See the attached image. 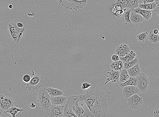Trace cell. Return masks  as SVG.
Listing matches in <instances>:
<instances>
[{
  "label": "cell",
  "mask_w": 159,
  "mask_h": 117,
  "mask_svg": "<svg viewBox=\"0 0 159 117\" xmlns=\"http://www.w3.org/2000/svg\"><path fill=\"white\" fill-rule=\"evenodd\" d=\"M13 6L12 4H10V5L9 6V8L10 9H12L13 8Z\"/></svg>",
  "instance_id": "43"
},
{
  "label": "cell",
  "mask_w": 159,
  "mask_h": 117,
  "mask_svg": "<svg viewBox=\"0 0 159 117\" xmlns=\"http://www.w3.org/2000/svg\"><path fill=\"white\" fill-rule=\"evenodd\" d=\"M6 117L3 111H0V117Z\"/></svg>",
  "instance_id": "41"
},
{
  "label": "cell",
  "mask_w": 159,
  "mask_h": 117,
  "mask_svg": "<svg viewBox=\"0 0 159 117\" xmlns=\"http://www.w3.org/2000/svg\"><path fill=\"white\" fill-rule=\"evenodd\" d=\"M136 54L133 50H130L124 57H120V60L123 62H129L131 61L136 57Z\"/></svg>",
  "instance_id": "22"
},
{
  "label": "cell",
  "mask_w": 159,
  "mask_h": 117,
  "mask_svg": "<svg viewBox=\"0 0 159 117\" xmlns=\"http://www.w3.org/2000/svg\"><path fill=\"white\" fill-rule=\"evenodd\" d=\"M134 12L138 13L144 18L145 20L147 21L151 18L152 14V10H147L138 7L132 10Z\"/></svg>",
  "instance_id": "15"
},
{
  "label": "cell",
  "mask_w": 159,
  "mask_h": 117,
  "mask_svg": "<svg viewBox=\"0 0 159 117\" xmlns=\"http://www.w3.org/2000/svg\"><path fill=\"white\" fill-rule=\"evenodd\" d=\"M120 71H116L113 70L107 73V78L104 83L106 85L107 83L111 82L112 83H115L119 80Z\"/></svg>",
  "instance_id": "12"
},
{
  "label": "cell",
  "mask_w": 159,
  "mask_h": 117,
  "mask_svg": "<svg viewBox=\"0 0 159 117\" xmlns=\"http://www.w3.org/2000/svg\"><path fill=\"white\" fill-rule=\"evenodd\" d=\"M24 111V109H23L20 108H19L13 106L7 110V111L4 112V113H9L11 115V116L12 117H15L17 113L18 112H22Z\"/></svg>",
  "instance_id": "26"
},
{
  "label": "cell",
  "mask_w": 159,
  "mask_h": 117,
  "mask_svg": "<svg viewBox=\"0 0 159 117\" xmlns=\"http://www.w3.org/2000/svg\"><path fill=\"white\" fill-rule=\"evenodd\" d=\"M17 26L19 28H23V27L24 26L23 24L21 22H18V23H17Z\"/></svg>",
  "instance_id": "40"
},
{
  "label": "cell",
  "mask_w": 159,
  "mask_h": 117,
  "mask_svg": "<svg viewBox=\"0 0 159 117\" xmlns=\"http://www.w3.org/2000/svg\"><path fill=\"white\" fill-rule=\"evenodd\" d=\"M64 117H78L73 112L71 106L68 103L66 102L63 105Z\"/></svg>",
  "instance_id": "17"
},
{
  "label": "cell",
  "mask_w": 159,
  "mask_h": 117,
  "mask_svg": "<svg viewBox=\"0 0 159 117\" xmlns=\"http://www.w3.org/2000/svg\"><path fill=\"white\" fill-rule=\"evenodd\" d=\"M139 0H116V4H119L123 9H129L133 10L138 7Z\"/></svg>",
  "instance_id": "10"
},
{
  "label": "cell",
  "mask_w": 159,
  "mask_h": 117,
  "mask_svg": "<svg viewBox=\"0 0 159 117\" xmlns=\"http://www.w3.org/2000/svg\"><path fill=\"white\" fill-rule=\"evenodd\" d=\"M153 114L154 117H159V109L154 111Z\"/></svg>",
  "instance_id": "39"
},
{
  "label": "cell",
  "mask_w": 159,
  "mask_h": 117,
  "mask_svg": "<svg viewBox=\"0 0 159 117\" xmlns=\"http://www.w3.org/2000/svg\"><path fill=\"white\" fill-rule=\"evenodd\" d=\"M7 34L8 37L15 43H17L18 38L19 36V33L7 30Z\"/></svg>",
  "instance_id": "32"
},
{
  "label": "cell",
  "mask_w": 159,
  "mask_h": 117,
  "mask_svg": "<svg viewBox=\"0 0 159 117\" xmlns=\"http://www.w3.org/2000/svg\"><path fill=\"white\" fill-rule=\"evenodd\" d=\"M153 31V33L155 34H159V30L157 29H154Z\"/></svg>",
  "instance_id": "42"
},
{
  "label": "cell",
  "mask_w": 159,
  "mask_h": 117,
  "mask_svg": "<svg viewBox=\"0 0 159 117\" xmlns=\"http://www.w3.org/2000/svg\"><path fill=\"white\" fill-rule=\"evenodd\" d=\"M157 6V4L155 2L147 4H139V7L145 10H155Z\"/></svg>",
  "instance_id": "24"
},
{
  "label": "cell",
  "mask_w": 159,
  "mask_h": 117,
  "mask_svg": "<svg viewBox=\"0 0 159 117\" xmlns=\"http://www.w3.org/2000/svg\"><path fill=\"white\" fill-rule=\"evenodd\" d=\"M154 1V0H143L142 3L147 4L153 3Z\"/></svg>",
  "instance_id": "38"
},
{
  "label": "cell",
  "mask_w": 159,
  "mask_h": 117,
  "mask_svg": "<svg viewBox=\"0 0 159 117\" xmlns=\"http://www.w3.org/2000/svg\"><path fill=\"white\" fill-rule=\"evenodd\" d=\"M92 85V84H91L88 82H85L82 84V89L84 90H86L91 87Z\"/></svg>",
  "instance_id": "34"
},
{
  "label": "cell",
  "mask_w": 159,
  "mask_h": 117,
  "mask_svg": "<svg viewBox=\"0 0 159 117\" xmlns=\"http://www.w3.org/2000/svg\"><path fill=\"white\" fill-rule=\"evenodd\" d=\"M110 67L114 70L120 71L124 69L123 62L120 60L117 61L113 62L111 64Z\"/></svg>",
  "instance_id": "21"
},
{
  "label": "cell",
  "mask_w": 159,
  "mask_h": 117,
  "mask_svg": "<svg viewBox=\"0 0 159 117\" xmlns=\"http://www.w3.org/2000/svg\"><path fill=\"white\" fill-rule=\"evenodd\" d=\"M51 96L49 94L47 87H44L40 89L37 94V104L42 109L46 111L51 105Z\"/></svg>",
  "instance_id": "3"
},
{
  "label": "cell",
  "mask_w": 159,
  "mask_h": 117,
  "mask_svg": "<svg viewBox=\"0 0 159 117\" xmlns=\"http://www.w3.org/2000/svg\"><path fill=\"white\" fill-rule=\"evenodd\" d=\"M26 28L24 26L23 28H19L17 26V23L14 22H10L8 24L7 30L11 32H15L19 33Z\"/></svg>",
  "instance_id": "23"
},
{
  "label": "cell",
  "mask_w": 159,
  "mask_h": 117,
  "mask_svg": "<svg viewBox=\"0 0 159 117\" xmlns=\"http://www.w3.org/2000/svg\"><path fill=\"white\" fill-rule=\"evenodd\" d=\"M111 11L112 13L119 17L121 16L124 13L122 7L119 4H116L111 8Z\"/></svg>",
  "instance_id": "20"
},
{
  "label": "cell",
  "mask_w": 159,
  "mask_h": 117,
  "mask_svg": "<svg viewBox=\"0 0 159 117\" xmlns=\"http://www.w3.org/2000/svg\"><path fill=\"white\" fill-rule=\"evenodd\" d=\"M148 40L150 43H157L159 41V34H155L153 33V31H151L149 33Z\"/></svg>",
  "instance_id": "29"
},
{
  "label": "cell",
  "mask_w": 159,
  "mask_h": 117,
  "mask_svg": "<svg viewBox=\"0 0 159 117\" xmlns=\"http://www.w3.org/2000/svg\"><path fill=\"white\" fill-rule=\"evenodd\" d=\"M149 33L144 32L139 34L137 35L138 41L141 43H145L148 39Z\"/></svg>",
  "instance_id": "30"
},
{
  "label": "cell",
  "mask_w": 159,
  "mask_h": 117,
  "mask_svg": "<svg viewBox=\"0 0 159 117\" xmlns=\"http://www.w3.org/2000/svg\"><path fill=\"white\" fill-rule=\"evenodd\" d=\"M130 77V76L129 75L127 69H123L120 71L119 80L120 83L126 82Z\"/></svg>",
  "instance_id": "28"
},
{
  "label": "cell",
  "mask_w": 159,
  "mask_h": 117,
  "mask_svg": "<svg viewBox=\"0 0 159 117\" xmlns=\"http://www.w3.org/2000/svg\"><path fill=\"white\" fill-rule=\"evenodd\" d=\"M26 31V28H25L23 30L19 33V36L18 38L17 41L16 43L17 44H18L20 40H21L24 36V35H25Z\"/></svg>",
  "instance_id": "33"
},
{
  "label": "cell",
  "mask_w": 159,
  "mask_h": 117,
  "mask_svg": "<svg viewBox=\"0 0 159 117\" xmlns=\"http://www.w3.org/2000/svg\"><path fill=\"white\" fill-rule=\"evenodd\" d=\"M84 94L71 96L68 98L66 102L71 105L73 112L78 117H95L84 102Z\"/></svg>",
  "instance_id": "2"
},
{
  "label": "cell",
  "mask_w": 159,
  "mask_h": 117,
  "mask_svg": "<svg viewBox=\"0 0 159 117\" xmlns=\"http://www.w3.org/2000/svg\"><path fill=\"white\" fill-rule=\"evenodd\" d=\"M63 105L51 104L46 111L45 117H62L63 116Z\"/></svg>",
  "instance_id": "6"
},
{
  "label": "cell",
  "mask_w": 159,
  "mask_h": 117,
  "mask_svg": "<svg viewBox=\"0 0 159 117\" xmlns=\"http://www.w3.org/2000/svg\"><path fill=\"white\" fill-rule=\"evenodd\" d=\"M139 60L137 58L135 57L131 61L129 62H123L124 64V69H128L131 67L135 66L138 64Z\"/></svg>",
  "instance_id": "31"
},
{
  "label": "cell",
  "mask_w": 159,
  "mask_h": 117,
  "mask_svg": "<svg viewBox=\"0 0 159 117\" xmlns=\"http://www.w3.org/2000/svg\"><path fill=\"white\" fill-rule=\"evenodd\" d=\"M127 104L130 108L137 110L143 104V98L135 94L127 99Z\"/></svg>",
  "instance_id": "8"
},
{
  "label": "cell",
  "mask_w": 159,
  "mask_h": 117,
  "mask_svg": "<svg viewBox=\"0 0 159 117\" xmlns=\"http://www.w3.org/2000/svg\"><path fill=\"white\" fill-rule=\"evenodd\" d=\"M131 22L136 26L140 25L145 20L144 18L140 15L134 12L133 10L131 11L130 16Z\"/></svg>",
  "instance_id": "14"
},
{
  "label": "cell",
  "mask_w": 159,
  "mask_h": 117,
  "mask_svg": "<svg viewBox=\"0 0 159 117\" xmlns=\"http://www.w3.org/2000/svg\"><path fill=\"white\" fill-rule=\"evenodd\" d=\"M138 82V79L137 77H131L129 78L126 82L120 83L119 84V86L123 88V87L128 85H135L137 86Z\"/></svg>",
  "instance_id": "19"
},
{
  "label": "cell",
  "mask_w": 159,
  "mask_h": 117,
  "mask_svg": "<svg viewBox=\"0 0 159 117\" xmlns=\"http://www.w3.org/2000/svg\"><path fill=\"white\" fill-rule=\"evenodd\" d=\"M68 98L66 96H53L51 98V104L57 105H64L66 103Z\"/></svg>",
  "instance_id": "16"
},
{
  "label": "cell",
  "mask_w": 159,
  "mask_h": 117,
  "mask_svg": "<svg viewBox=\"0 0 159 117\" xmlns=\"http://www.w3.org/2000/svg\"><path fill=\"white\" fill-rule=\"evenodd\" d=\"M111 60L113 62L117 61L120 60V57L117 54H116L112 56Z\"/></svg>",
  "instance_id": "36"
},
{
  "label": "cell",
  "mask_w": 159,
  "mask_h": 117,
  "mask_svg": "<svg viewBox=\"0 0 159 117\" xmlns=\"http://www.w3.org/2000/svg\"><path fill=\"white\" fill-rule=\"evenodd\" d=\"M0 111H2L1 108H0Z\"/></svg>",
  "instance_id": "44"
},
{
  "label": "cell",
  "mask_w": 159,
  "mask_h": 117,
  "mask_svg": "<svg viewBox=\"0 0 159 117\" xmlns=\"http://www.w3.org/2000/svg\"><path fill=\"white\" fill-rule=\"evenodd\" d=\"M83 101L95 117H106L107 111V100L104 94L95 85L87 89L84 94Z\"/></svg>",
  "instance_id": "1"
},
{
  "label": "cell",
  "mask_w": 159,
  "mask_h": 117,
  "mask_svg": "<svg viewBox=\"0 0 159 117\" xmlns=\"http://www.w3.org/2000/svg\"><path fill=\"white\" fill-rule=\"evenodd\" d=\"M33 73V77L31 78L30 82L28 83L26 85V87L31 91H34L41 87L44 82L43 76L39 73L35 74L34 72L32 71Z\"/></svg>",
  "instance_id": "5"
},
{
  "label": "cell",
  "mask_w": 159,
  "mask_h": 117,
  "mask_svg": "<svg viewBox=\"0 0 159 117\" xmlns=\"http://www.w3.org/2000/svg\"><path fill=\"white\" fill-rule=\"evenodd\" d=\"M137 77L138 79L137 86L140 93H145L148 89L149 84L148 76L144 73H141Z\"/></svg>",
  "instance_id": "7"
},
{
  "label": "cell",
  "mask_w": 159,
  "mask_h": 117,
  "mask_svg": "<svg viewBox=\"0 0 159 117\" xmlns=\"http://www.w3.org/2000/svg\"><path fill=\"white\" fill-rule=\"evenodd\" d=\"M59 5L71 11H78L83 8L87 0H57Z\"/></svg>",
  "instance_id": "4"
},
{
  "label": "cell",
  "mask_w": 159,
  "mask_h": 117,
  "mask_svg": "<svg viewBox=\"0 0 159 117\" xmlns=\"http://www.w3.org/2000/svg\"><path fill=\"white\" fill-rule=\"evenodd\" d=\"M127 70L128 72L129 75L131 77H137L141 73V69L138 64L131 68L127 69Z\"/></svg>",
  "instance_id": "18"
},
{
  "label": "cell",
  "mask_w": 159,
  "mask_h": 117,
  "mask_svg": "<svg viewBox=\"0 0 159 117\" xmlns=\"http://www.w3.org/2000/svg\"><path fill=\"white\" fill-rule=\"evenodd\" d=\"M31 79V76L30 75L26 74L23 76V80L24 82L28 83L30 82Z\"/></svg>",
  "instance_id": "35"
},
{
  "label": "cell",
  "mask_w": 159,
  "mask_h": 117,
  "mask_svg": "<svg viewBox=\"0 0 159 117\" xmlns=\"http://www.w3.org/2000/svg\"><path fill=\"white\" fill-rule=\"evenodd\" d=\"M14 105V102L12 98L0 94V108L4 112Z\"/></svg>",
  "instance_id": "9"
},
{
  "label": "cell",
  "mask_w": 159,
  "mask_h": 117,
  "mask_svg": "<svg viewBox=\"0 0 159 117\" xmlns=\"http://www.w3.org/2000/svg\"><path fill=\"white\" fill-rule=\"evenodd\" d=\"M116 54L120 57H124L130 51L129 47L126 44H121L118 45L116 47L115 50Z\"/></svg>",
  "instance_id": "13"
},
{
  "label": "cell",
  "mask_w": 159,
  "mask_h": 117,
  "mask_svg": "<svg viewBox=\"0 0 159 117\" xmlns=\"http://www.w3.org/2000/svg\"><path fill=\"white\" fill-rule=\"evenodd\" d=\"M140 93L139 89L135 85H128L123 88V95L126 99L130 97L134 94H138Z\"/></svg>",
  "instance_id": "11"
},
{
  "label": "cell",
  "mask_w": 159,
  "mask_h": 117,
  "mask_svg": "<svg viewBox=\"0 0 159 117\" xmlns=\"http://www.w3.org/2000/svg\"><path fill=\"white\" fill-rule=\"evenodd\" d=\"M124 11V12L123 13L122 16L123 21L125 24H128L131 22L130 19V13L132 10L129 9H125Z\"/></svg>",
  "instance_id": "25"
},
{
  "label": "cell",
  "mask_w": 159,
  "mask_h": 117,
  "mask_svg": "<svg viewBox=\"0 0 159 117\" xmlns=\"http://www.w3.org/2000/svg\"><path fill=\"white\" fill-rule=\"evenodd\" d=\"M47 89L48 93L51 96H62L63 94V92L59 89H56L53 88L51 87H47Z\"/></svg>",
  "instance_id": "27"
},
{
  "label": "cell",
  "mask_w": 159,
  "mask_h": 117,
  "mask_svg": "<svg viewBox=\"0 0 159 117\" xmlns=\"http://www.w3.org/2000/svg\"><path fill=\"white\" fill-rule=\"evenodd\" d=\"M157 6L155 10H154V12L157 13L159 16V1L156 2Z\"/></svg>",
  "instance_id": "37"
}]
</instances>
